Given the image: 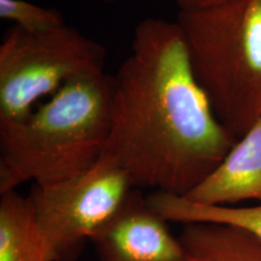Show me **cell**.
<instances>
[{"label":"cell","instance_id":"obj_1","mask_svg":"<svg viewBox=\"0 0 261 261\" xmlns=\"http://www.w3.org/2000/svg\"><path fill=\"white\" fill-rule=\"evenodd\" d=\"M112 119L104 154L135 188L187 196L237 138L218 120L189 60L175 21L145 18L112 75Z\"/></svg>","mask_w":261,"mask_h":261},{"label":"cell","instance_id":"obj_2","mask_svg":"<svg viewBox=\"0 0 261 261\" xmlns=\"http://www.w3.org/2000/svg\"><path fill=\"white\" fill-rule=\"evenodd\" d=\"M112 90L106 70L81 75L28 116L0 122V194L24 182L54 184L93 166L109 137Z\"/></svg>","mask_w":261,"mask_h":261},{"label":"cell","instance_id":"obj_3","mask_svg":"<svg viewBox=\"0 0 261 261\" xmlns=\"http://www.w3.org/2000/svg\"><path fill=\"white\" fill-rule=\"evenodd\" d=\"M175 22L214 114L240 139L261 116V0L179 9Z\"/></svg>","mask_w":261,"mask_h":261},{"label":"cell","instance_id":"obj_4","mask_svg":"<svg viewBox=\"0 0 261 261\" xmlns=\"http://www.w3.org/2000/svg\"><path fill=\"white\" fill-rule=\"evenodd\" d=\"M106 48L67 23L41 33L10 28L0 44V122L28 116L68 81L103 71Z\"/></svg>","mask_w":261,"mask_h":261},{"label":"cell","instance_id":"obj_5","mask_svg":"<svg viewBox=\"0 0 261 261\" xmlns=\"http://www.w3.org/2000/svg\"><path fill=\"white\" fill-rule=\"evenodd\" d=\"M133 189L128 173L104 152L80 174L54 184H33L27 197L52 261L79 260L91 237Z\"/></svg>","mask_w":261,"mask_h":261},{"label":"cell","instance_id":"obj_6","mask_svg":"<svg viewBox=\"0 0 261 261\" xmlns=\"http://www.w3.org/2000/svg\"><path fill=\"white\" fill-rule=\"evenodd\" d=\"M168 223L136 188L90 242L99 261H190Z\"/></svg>","mask_w":261,"mask_h":261},{"label":"cell","instance_id":"obj_7","mask_svg":"<svg viewBox=\"0 0 261 261\" xmlns=\"http://www.w3.org/2000/svg\"><path fill=\"white\" fill-rule=\"evenodd\" d=\"M182 197L204 205L232 207L243 201L261 204V116L220 165Z\"/></svg>","mask_w":261,"mask_h":261},{"label":"cell","instance_id":"obj_8","mask_svg":"<svg viewBox=\"0 0 261 261\" xmlns=\"http://www.w3.org/2000/svg\"><path fill=\"white\" fill-rule=\"evenodd\" d=\"M0 195V261H52L28 197Z\"/></svg>","mask_w":261,"mask_h":261},{"label":"cell","instance_id":"obj_9","mask_svg":"<svg viewBox=\"0 0 261 261\" xmlns=\"http://www.w3.org/2000/svg\"><path fill=\"white\" fill-rule=\"evenodd\" d=\"M190 261H261V241L223 224H185L180 236Z\"/></svg>","mask_w":261,"mask_h":261},{"label":"cell","instance_id":"obj_10","mask_svg":"<svg viewBox=\"0 0 261 261\" xmlns=\"http://www.w3.org/2000/svg\"><path fill=\"white\" fill-rule=\"evenodd\" d=\"M152 210L169 223H212L240 227L261 241V204L253 207L204 205L187 200L182 196L154 191L146 196Z\"/></svg>","mask_w":261,"mask_h":261},{"label":"cell","instance_id":"obj_11","mask_svg":"<svg viewBox=\"0 0 261 261\" xmlns=\"http://www.w3.org/2000/svg\"><path fill=\"white\" fill-rule=\"evenodd\" d=\"M0 17L29 33H41L65 24L56 9H46L27 0H0Z\"/></svg>","mask_w":261,"mask_h":261},{"label":"cell","instance_id":"obj_12","mask_svg":"<svg viewBox=\"0 0 261 261\" xmlns=\"http://www.w3.org/2000/svg\"><path fill=\"white\" fill-rule=\"evenodd\" d=\"M224 2H227V0H177V4L178 9L188 10L207 8V6L217 5Z\"/></svg>","mask_w":261,"mask_h":261},{"label":"cell","instance_id":"obj_13","mask_svg":"<svg viewBox=\"0 0 261 261\" xmlns=\"http://www.w3.org/2000/svg\"><path fill=\"white\" fill-rule=\"evenodd\" d=\"M103 2L104 3H114V2H115V0H103Z\"/></svg>","mask_w":261,"mask_h":261}]
</instances>
